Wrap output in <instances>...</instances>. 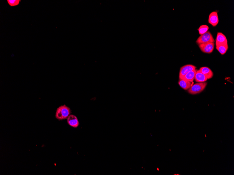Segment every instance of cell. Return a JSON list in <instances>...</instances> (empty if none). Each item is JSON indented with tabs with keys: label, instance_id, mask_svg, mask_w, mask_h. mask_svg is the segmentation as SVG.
I'll list each match as a JSON object with an SVG mask.
<instances>
[{
	"label": "cell",
	"instance_id": "1",
	"mask_svg": "<svg viewBox=\"0 0 234 175\" xmlns=\"http://www.w3.org/2000/svg\"><path fill=\"white\" fill-rule=\"evenodd\" d=\"M71 112V109L69 107L65 105L61 106L56 109V117L59 120L67 119L70 115Z\"/></svg>",
	"mask_w": 234,
	"mask_h": 175
},
{
	"label": "cell",
	"instance_id": "2",
	"mask_svg": "<svg viewBox=\"0 0 234 175\" xmlns=\"http://www.w3.org/2000/svg\"><path fill=\"white\" fill-rule=\"evenodd\" d=\"M207 83L206 82L198 83L193 84L188 90V93L192 95H195L202 92L206 88Z\"/></svg>",
	"mask_w": 234,
	"mask_h": 175
},
{
	"label": "cell",
	"instance_id": "3",
	"mask_svg": "<svg viewBox=\"0 0 234 175\" xmlns=\"http://www.w3.org/2000/svg\"><path fill=\"white\" fill-rule=\"evenodd\" d=\"M213 36L209 31H207L199 37L196 41L198 45L209 42L215 43Z\"/></svg>",
	"mask_w": 234,
	"mask_h": 175
},
{
	"label": "cell",
	"instance_id": "4",
	"mask_svg": "<svg viewBox=\"0 0 234 175\" xmlns=\"http://www.w3.org/2000/svg\"><path fill=\"white\" fill-rule=\"evenodd\" d=\"M215 43L212 42L202 44L199 45V47L203 52L210 54L213 52L215 47Z\"/></svg>",
	"mask_w": 234,
	"mask_h": 175
},
{
	"label": "cell",
	"instance_id": "5",
	"mask_svg": "<svg viewBox=\"0 0 234 175\" xmlns=\"http://www.w3.org/2000/svg\"><path fill=\"white\" fill-rule=\"evenodd\" d=\"M196 68L194 65L190 64L185 65L181 67L179 73V80L182 79L186 74L189 72L194 70L196 69Z\"/></svg>",
	"mask_w": 234,
	"mask_h": 175
},
{
	"label": "cell",
	"instance_id": "6",
	"mask_svg": "<svg viewBox=\"0 0 234 175\" xmlns=\"http://www.w3.org/2000/svg\"><path fill=\"white\" fill-rule=\"evenodd\" d=\"M67 123L69 125L74 128H77L79 125V122L76 116L71 115L67 118Z\"/></svg>",
	"mask_w": 234,
	"mask_h": 175
},
{
	"label": "cell",
	"instance_id": "7",
	"mask_svg": "<svg viewBox=\"0 0 234 175\" xmlns=\"http://www.w3.org/2000/svg\"><path fill=\"white\" fill-rule=\"evenodd\" d=\"M209 23L213 27L217 25L219 23V19L218 13L216 12H213L210 14L209 17Z\"/></svg>",
	"mask_w": 234,
	"mask_h": 175
},
{
	"label": "cell",
	"instance_id": "8",
	"mask_svg": "<svg viewBox=\"0 0 234 175\" xmlns=\"http://www.w3.org/2000/svg\"><path fill=\"white\" fill-rule=\"evenodd\" d=\"M222 44H228L226 37L221 33L219 32L216 36V45Z\"/></svg>",
	"mask_w": 234,
	"mask_h": 175
},
{
	"label": "cell",
	"instance_id": "9",
	"mask_svg": "<svg viewBox=\"0 0 234 175\" xmlns=\"http://www.w3.org/2000/svg\"><path fill=\"white\" fill-rule=\"evenodd\" d=\"M207 78L204 74L201 72L200 70H197L196 72L194 77V80L197 83H203L206 82L207 80Z\"/></svg>",
	"mask_w": 234,
	"mask_h": 175
},
{
	"label": "cell",
	"instance_id": "10",
	"mask_svg": "<svg viewBox=\"0 0 234 175\" xmlns=\"http://www.w3.org/2000/svg\"><path fill=\"white\" fill-rule=\"evenodd\" d=\"M194 82L192 83L184 80H179L178 84L181 88L184 90H188L193 84Z\"/></svg>",
	"mask_w": 234,
	"mask_h": 175
},
{
	"label": "cell",
	"instance_id": "11",
	"mask_svg": "<svg viewBox=\"0 0 234 175\" xmlns=\"http://www.w3.org/2000/svg\"><path fill=\"white\" fill-rule=\"evenodd\" d=\"M200 71L206 76L207 79H210L213 77V72L209 68L207 67H200Z\"/></svg>",
	"mask_w": 234,
	"mask_h": 175
},
{
	"label": "cell",
	"instance_id": "12",
	"mask_svg": "<svg viewBox=\"0 0 234 175\" xmlns=\"http://www.w3.org/2000/svg\"><path fill=\"white\" fill-rule=\"evenodd\" d=\"M197 71V70L196 69L194 70L189 72L184 76L182 79L193 83Z\"/></svg>",
	"mask_w": 234,
	"mask_h": 175
},
{
	"label": "cell",
	"instance_id": "13",
	"mask_svg": "<svg viewBox=\"0 0 234 175\" xmlns=\"http://www.w3.org/2000/svg\"><path fill=\"white\" fill-rule=\"evenodd\" d=\"M216 45V48L220 53L224 55L228 49V44H222Z\"/></svg>",
	"mask_w": 234,
	"mask_h": 175
},
{
	"label": "cell",
	"instance_id": "14",
	"mask_svg": "<svg viewBox=\"0 0 234 175\" xmlns=\"http://www.w3.org/2000/svg\"><path fill=\"white\" fill-rule=\"evenodd\" d=\"M209 29L208 26L206 25L201 26L198 30L199 34L200 35L204 34L208 31Z\"/></svg>",
	"mask_w": 234,
	"mask_h": 175
},
{
	"label": "cell",
	"instance_id": "15",
	"mask_svg": "<svg viewBox=\"0 0 234 175\" xmlns=\"http://www.w3.org/2000/svg\"><path fill=\"white\" fill-rule=\"evenodd\" d=\"M8 3L11 7H14L19 5L21 0H7Z\"/></svg>",
	"mask_w": 234,
	"mask_h": 175
}]
</instances>
